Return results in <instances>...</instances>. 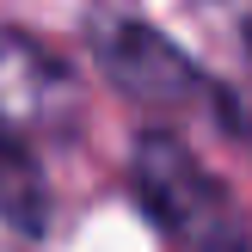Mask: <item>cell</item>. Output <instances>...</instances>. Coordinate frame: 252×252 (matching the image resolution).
Here are the masks:
<instances>
[{"label": "cell", "mask_w": 252, "mask_h": 252, "mask_svg": "<svg viewBox=\"0 0 252 252\" xmlns=\"http://www.w3.org/2000/svg\"><path fill=\"white\" fill-rule=\"evenodd\" d=\"M246 43H252V19H246Z\"/></svg>", "instance_id": "6"}, {"label": "cell", "mask_w": 252, "mask_h": 252, "mask_svg": "<svg viewBox=\"0 0 252 252\" xmlns=\"http://www.w3.org/2000/svg\"><path fill=\"white\" fill-rule=\"evenodd\" d=\"M62 98H68V68H62L37 37L0 31V123H6V129L49 123Z\"/></svg>", "instance_id": "3"}, {"label": "cell", "mask_w": 252, "mask_h": 252, "mask_svg": "<svg viewBox=\"0 0 252 252\" xmlns=\"http://www.w3.org/2000/svg\"><path fill=\"white\" fill-rule=\"evenodd\" d=\"M0 221L25 240L49 228V179L37 166V154L19 142V135L0 123Z\"/></svg>", "instance_id": "4"}, {"label": "cell", "mask_w": 252, "mask_h": 252, "mask_svg": "<svg viewBox=\"0 0 252 252\" xmlns=\"http://www.w3.org/2000/svg\"><path fill=\"white\" fill-rule=\"evenodd\" d=\"M98 62H105V80L117 86L123 98L148 105V111H185L203 93L197 62L185 56L172 37H160L154 25H135V19L111 25V31L98 37Z\"/></svg>", "instance_id": "2"}, {"label": "cell", "mask_w": 252, "mask_h": 252, "mask_svg": "<svg viewBox=\"0 0 252 252\" xmlns=\"http://www.w3.org/2000/svg\"><path fill=\"white\" fill-rule=\"evenodd\" d=\"M129 179L142 197L148 221L160 234H172L191 252H252L246 216L234 209L228 185L216 172H203V160L166 129H142L129 148Z\"/></svg>", "instance_id": "1"}, {"label": "cell", "mask_w": 252, "mask_h": 252, "mask_svg": "<svg viewBox=\"0 0 252 252\" xmlns=\"http://www.w3.org/2000/svg\"><path fill=\"white\" fill-rule=\"evenodd\" d=\"M216 111L228 123V135L240 148H252V80H234V86H216Z\"/></svg>", "instance_id": "5"}]
</instances>
